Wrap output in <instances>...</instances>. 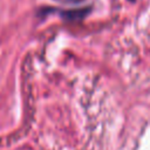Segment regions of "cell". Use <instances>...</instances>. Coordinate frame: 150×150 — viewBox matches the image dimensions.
<instances>
[{"mask_svg":"<svg viewBox=\"0 0 150 150\" xmlns=\"http://www.w3.org/2000/svg\"><path fill=\"white\" fill-rule=\"evenodd\" d=\"M59 1L62 4H66V5H77V4L82 2L83 0H59Z\"/></svg>","mask_w":150,"mask_h":150,"instance_id":"7a4b0ae2","label":"cell"},{"mask_svg":"<svg viewBox=\"0 0 150 150\" xmlns=\"http://www.w3.org/2000/svg\"><path fill=\"white\" fill-rule=\"evenodd\" d=\"M91 11V7H82V8H73L67 11H60V15L68 21H77L87 16Z\"/></svg>","mask_w":150,"mask_h":150,"instance_id":"6da1fadb","label":"cell"},{"mask_svg":"<svg viewBox=\"0 0 150 150\" xmlns=\"http://www.w3.org/2000/svg\"><path fill=\"white\" fill-rule=\"evenodd\" d=\"M129 1H135V0H129Z\"/></svg>","mask_w":150,"mask_h":150,"instance_id":"3957f363","label":"cell"}]
</instances>
